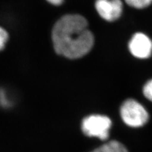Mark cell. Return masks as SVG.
Returning <instances> with one entry per match:
<instances>
[{"mask_svg": "<svg viewBox=\"0 0 152 152\" xmlns=\"http://www.w3.org/2000/svg\"><path fill=\"white\" fill-rule=\"evenodd\" d=\"M86 18L80 15H66L57 21L52 40L57 53L70 59L81 58L94 45V37Z\"/></svg>", "mask_w": 152, "mask_h": 152, "instance_id": "1", "label": "cell"}, {"mask_svg": "<svg viewBox=\"0 0 152 152\" xmlns=\"http://www.w3.org/2000/svg\"><path fill=\"white\" fill-rule=\"evenodd\" d=\"M112 125V121L108 116L93 114L86 117L83 120L81 129L88 137L106 140L108 138Z\"/></svg>", "mask_w": 152, "mask_h": 152, "instance_id": "2", "label": "cell"}, {"mask_svg": "<svg viewBox=\"0 0 152 152\" xmlns=\"http://www.w3.org/2000/svg\"><path fill=\"white\" fill-rule=\"evenodd\" d=\"M120 113L124 122L132 127L143 126L149 118L148 113L145 108L133 99H127L122 103Z\"/></svg>", "mask_w": 152, "mask_h": 152, "instance_id": "3", "label": "cell"}, {"mask_svg": "<svg viewBox=\"0 0 152 152\" xmlns=\"http://www.w3.org/2000/svg\"><path fill=\"white\" fill-rule=\"evenodd\" d=\"M129 49L131 54L136 58H148L152 53V41L143 33L137 32L130 40Z\"/></svg>", "mask_w": 152, "mask_h": 152, "instance_id": "4", "label": "cell"}, {"mask_svg": "<svg viewBox=\"0 0 152 152\" xmlns=\"http://www.w3.org/2000/svg\"><path fill=\"white\" fill-rule=\"evenodd\" d=\"M95 7L103 19L112 22L121 16L123 6L121 0H96Z\"/></svg>", "mask_w": 152, "mask_h": 152, "instance_id": "5", "label": "cell"}, {"mask_svg": "<svg viewBox=\"0 0 152 152\" xmlns=\"http://www.w3.org/2000/svg\"><path fill=\"white\" fill-rule=\"evenodd\" d=\"M90 152H128V151L121 142L111 141Z\"/></svg>", "mask_w": 152, "mask_h": 152, "instance_id": "6", "label": "cell"}, {"mask_svg": "<svg viewBox=\"0 0 152 152\" xmlns=\"http://www.w3.org/2000/svg\"><path fill=\"white\" fill-rule=\"evenodd\" d=\"M125 1L129 6L137 9L146 8L152 3V0H125Z\"/></svg>", "mask_w": 152, "mask_h": 152, "instance_id": "7", "label": "cell"}, {"mask_svg": "<svg viewBox=\"0 0 152 152\" xmlns=\"http://www.w3.org/2000/svg\"><path fill=\"white\" fill-rule=\"evenodd\" d=\"M143 94L147 99L152 102V79L147 82L144 86Z\"/></svg>", "mask_w": 152, "mask_h": 152, "instance_id": "8", "label": "cell"}, {"mask_svg": "<svg viewBox=\"0 0 152 152\" xmlns=\"http://www.w3.org/2000/svg\"><path fill=\"white\" fill-rule=\"evenodd\" d=\"M8 39V34L7 32L0 27V51L4 49L5 44Z\"/></svg>", "mask_w": 152, "mask_h": 152, "instance_id": "9", "label": "cell"}, {"mask_svg": "<svg viewBox=\"0 0 152 152\" xmlns=\"http://www.w3.org/2000/svg\"><path fill=\"white\" fill-rule=\"evenodd\" d=\"M47 1L54 5H60L63 3L64 0H47Z\"/></svg>", "mask_w": 152, "mask_h": 152, "instance_id": "10", "label": "cell"}]
</instances>
